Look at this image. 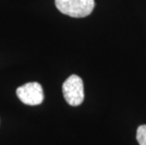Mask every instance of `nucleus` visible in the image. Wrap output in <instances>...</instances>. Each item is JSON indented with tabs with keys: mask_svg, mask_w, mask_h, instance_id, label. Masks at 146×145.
<instances>
[{
	"mask_svg": "<svg viewBox=\"0 0 146 145\" xmlns=\"http://www.w3.org/2000/svg\"><path fill=\"white\" fill-rule=\"evenodd\" d=\"M61 13L74 18L89 16L94 9V0H55Z\"/></svg>",
	"mask_w": 146,
	"mask_h": 145,
	"instance_id": "1",
	"label": "nucleus"
},
{
	"mask_svg": "<svg viewBox=\"0 0 146 145\" xmlns=\"http://www.w3.org/2000/svg\"><path fill=\"white\" fill-rule=\"evenodd\" d=\"M65 100L70 106H80L84 101V85L82 79L76 75H70L62 85Z\"/></svg>",
	"mask_w": 146,
	"mask_h": 145,
	"instance_id": "2",
	"label": "nucleus"
},
{
	"mask_svg": "<svg viewBox=\"0 0 146 145\" xmlns=\"http://www.w3.org/2000/svg\"><path fill=\"white\" fill-rule=\"evenodd\" d=\"M16 94L22 103L29 106H37L43 101V91L38 82H29L17 88Z\"/></svg>",
	"mask_w": 146,
	"mask_h": 145,
	"instance_id": "3",
	"label": "nucleus"
},
{
	"mask_svg": "<svg viewBox=\"0 0 146 145\" xmlns=\"http://www.w3.org/2000/svg\"><path fill=\"white\" fill-rule=\"evenodd\" d=\"M137 140L139 145H146V124L139 126L137 129Z\"/></svg>",
	"mask_w": 146,
	"mask_h": 145,
	"instance_id": "4",
	"label": "nucleus"
}]
</instances>
